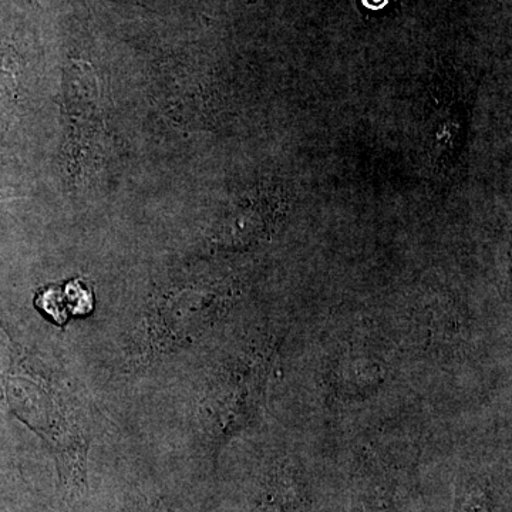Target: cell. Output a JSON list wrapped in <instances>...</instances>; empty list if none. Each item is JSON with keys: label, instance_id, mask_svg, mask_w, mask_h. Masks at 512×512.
<instances>
[{"label": "cell", "instance_id": "1", "mask_svg": "<svg viewBox=\"0 0 512 512\" xmlns=\"http://www.w3.org/2000/svg\"><path fill=\"white\" fill-rule=\"evenodd\" d=\"M360 8L365 10H372V12H379V10L386 9L392 3V0H357Z\"/></svg>", "mask_w": 512, "mask_h": 512}, {"label": "cell", "instance_id": "2", "mask_svg": "<svg viewBox=\"0 0 512 512\" xmlns=\"http://www.w3.org/2000/svg\"><path fill=\"white\" fill-rule=\"evenodd\" d=\"M13 188L0 187V201L10 200V198H19Z\"/></svg>", "mask_w": 512, "mask_h": 512}]
</instances>
